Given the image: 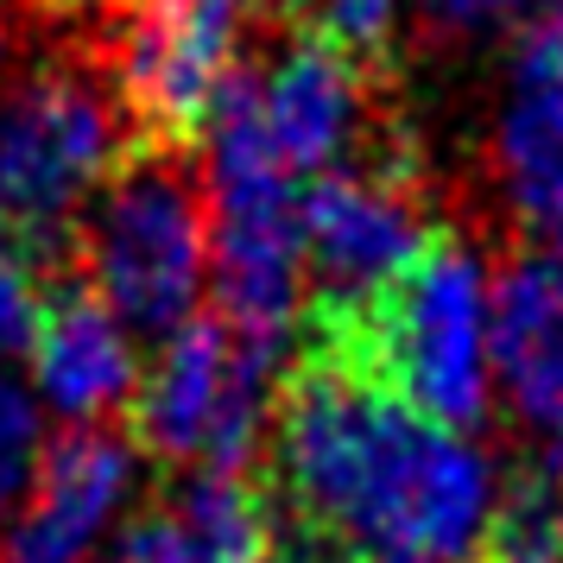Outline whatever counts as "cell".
<instances>
[{"label": "cell", "mask_w": 563, "mask_h": 563, "mask_svg": "<svg viewBox=\"0 0 563 563\" xmlns=\"http://www.w3.org/2000/svg\"><path fill=\"white\" fill-rule=\"evenodd\" d=\"M266 431L273 563H475L494 482L462 431L310 355L285 367Z\"/></svg>", "instance_id": "1"}, {"label": "cell", "mask_w": 563, "mask_h": 563, "mask_svg": "<svg viewBox=\"0 0 563 563\" xmlns=\"http://www.w3.org/2000/svg\"><path fill=\"white\" fill-rule=\"evenodd\" d=\"M298 355L411 406L443 431L487 418V285L456 229H431L355 298H305Z\"/></svg>", "instance_id": "2"}, {"label": "cell", "mask_w": 563, "mask_h": 563, "mask_svg": "<svg viewBox=\"0 0 563 563\" xmlns=\"http://www.w3.org/2000/svg\"><path fill=\"white\" fill-rule=\"evenodd\" d=\"M140 146L146 140L96 52L57 57L0 89V234L64 273L77 260L82 209Z\"/></svg>", "instance_id": "3"}, {"label": "cell", "mask_w": 563, "mask_h": 563, "mask_svg": "<svg viewBox=\"0 0 563 563\" xmlns=\"http://www.w3.org/2000/svg\"><path fill=\"white\" fill-rule=\"evenodd\" d=\"M70 266L128 330L172 335L190 323L209 266V190L190 153L140 146L82 209Z\"/></svg>", "instance_id": "4"}, {"label": "cell", "mask_w": 563, "mask_h": 563, "mask_svg": "<svg viewBox=\"0 0 563 563\" xmlns=\"http://www.w3.org/2000/svg\"><path fill=\"white\" fill-rule=\"evenodd\" d=\"M273 342L247 335L222 310H197L165 335L146 380L133 386V443L165 468L247 475L273 424Z\"/></svg>", "instance_id": "5"}, {"label": "cell", "mask_w": 563, "mask_h": 563, "mask_svg": "<svg viewBox=\"0 0 563 563\" xmlns=\"http://www.w3.org/2000/svg\"><path fill=\"white\" fill-rule=\"evenodd\" d=\"M431 234L418 146L305 184V298H355Z\"/></svg>", "instance_id": "6"}, {"label": "cell", "mask_w": 563, "mask_h": 563, "mask_svg": "<svg viewBox=\"0 0 563 563\" xmlns=\"http://www.w3.org/2000/svg\"><path fill=\"white\" fill-rule=\"evenodd\" d=\"M133 482V443L108 424H70L45 450L26 507L0 532V563H89Z\"/></svg>", "instance_id": "7"}, {"label": "cell", "mask_w": 563, "mask_h": 563, "mask_svg": "<svg viewBox=\"0 0 563 563\" xmlns=\"http://www.w3.org/2000/svg\"><path fill=\"white\" fill-rule=\"evenodd\" d=\"M32 380L38 399L70 418V424H102L108 411L133 406V342L128 323L102 305V291L82 279L77 266H64L45 285V305H38V330H32Z\"/></svg>", "instance_id": "8"}, {"label": "cell", "mask_w": 563, "mask_h": 563, "mask_svg": "<svg viewBox=\"0 0 563 563\" xmlns=\"http://www.w3.org/2000/svg\"><path fill=\"white\" fill-rule=\"evenodd\" d=\"M487 349L512 406L563 443V247H519L494 273Z\"/></svg>", "instance_id": "9"}, {"label": "cell", "mask_w": 563, "mask_h": 563, "mask_svg": "<svg viewBox=\"0 0 563 563\" xmlns=\"http://www.w3.org/2000/svg\"><path fill=\"white\" fill-rule=\"evenodd\" d=\"M128 563H273V512L247 475L197 468L178 494H165L128 526L121 551Z\"/></svg>", "instance_id": "10"}, {"label": "cell", "mask_w": 563, "mask_h": 563, "mask_svg": "<svg viewBox=\"0 0 563 563\" xmlns=\"http://www.w3.org/2000/svg\"><path fill=\"white\" fill-rule=\"evenodd\" d=\"M475 563H563V450L526 456L500 482Z\"/></svg>", "instance_id": "11"}, {"label": "cell", "mask_w": 563, "mask_h": 563, "mask_svg": "<svg viewBox=\"0 0 563 563\" xmlns=\"http://www.w3.org/2000/svg\"><path fill=\"white\" fill-rule=\"evenodd\" d=\"M45 424H38V399L26 386L0 380V532L13 526V512L26 507L32 482L45 468Z\"/></svg>", "instance_id": "12"}, {"label": "cell", "mask_w": 563, "mask_h": 563, "mask_svg": "<svg viewBox=\"0 0 563 563\" xmlns=\"http://www.w3.org/2000/svg\"><path fill=\"white\" fill-rule=\"evenodd\" d=\"M57 273L32 254L26 241L0 234V361H13L20 349H32L38 330V305H45V285Z\"/></svg>", "instance_id": "13"}, {"label": "cell", "mask_w": 563, "mask_h": 563, "mask_svg": "<svg viewBox=\"0 0 563 563\" xmlns=\"http://www.w3.org/2000/svg\"><path fill=\"white\" fill-rule=\"evenodd\" d=\"M532 7H544V0H411L418 26L431 32V38H462V32L507 26V20H526Z\"/></svg>", "instance_id": "14"}, {"label": "cell", "mask_w": 563, "mask_h": 563, "mask_svg": "<svg viewBox=\"0 0 563 563\" xmlns=\"http://www.w3.org/2000/svg\"><path fill=\"white\" fill-rule=\"evenodd\" d=\"M32 7H38L45 20H77V13H89V20H96L102 7H114V0H32Z\"/></svg>", "instance_id": "15"}, {"label": "cell", "mask_w": 563, "mask_h": 563, "mask_svg": "<svg viewBox=\"0 0 563 563\" xmlns=\"http://www.w3.org/2000/svg\"><path fill=\"white\" fill-rule=\"evenodd\" d=\"M7 52H13V20H7V0H0V70H7Z\"/></svg>", "instance_id": "16"}]
</instances>
